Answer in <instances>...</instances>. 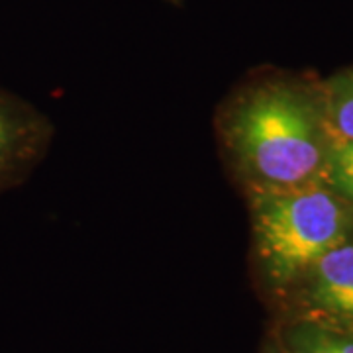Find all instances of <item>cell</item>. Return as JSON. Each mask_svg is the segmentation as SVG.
<instances>
[{"instance_id": "1", "label": "cell", "mask_w": 353, "mask_h": 353, "mask_svg": "<svg viewBox=\"0 0 353 353\" xmlns=\"http://www.w3.org/2000/svg\"><path fill=\"white\" fill-rule=\"evenodd\" d=\"M216 134L243 196L326 181L336 141L322 87L279 75L234 88L218 108Z\"/></svg>"}, {"instance_id": "2", "label": "cell", "mask_w": 353, "mask_h": 353, "mask_svg": "<svg viewBox=\"0 0 353 353\" xmlns=\"http://www.w3.org/2000/svg\"><path fill=\"white\" fill-rule=\"evenodd\" d=\"M259 287L283 301L328 252L353 238V210L328 181L245 196Z\"/></svg>"}, {"instance_id": "3", "label": "cell", "mask_w": 353, "mask_h": 353, "mask_svg": "<svg viewBox=\"0 0 353 353\" xmlns=\"http://www.w3.org/2000/svg\"><path fill=\"white\" fill-rule=\"evenodd\" d=\"M281 303L287 318L353 334V238L318 259Z\"/></svg>"}, {"instance_id": "4", "label": "cell", "mask_w": 353, "mask_h": 353, "mask_svg": "<svg viewBox=\"0 0 353 353\" xmlns=\"http://www.w3.org/2000/svg\"><path fill=\"white\" fill-rule=\"evenodd\" d=\"M55 130L46 114L0 87V196L24 185L50 152Z\"/></svg>"}, {"instance_id": "5", "label": "cell", "mask_w": 353, "mask_h": 353, "mask_svg": "<svg viewBox=\"0 0 353 353\" xmlns=\"http://www.w3.org/2000/svg\"><path fill=\"white\" fill-rule=\"evenodd\" d=\"M287 353H353V334L320 326L308 320L287 318L275 332Z\"/></svg>"}, {"instance_id": "6", "label": "cell", "mask_w": 353, "mask_h": 353, "mask_svg": "<svg viewBox=\"0 0 353 353\" xmlns=\"http://www.w3.org/2000/svg\"><path fill=\"white\" fill-rule=\"evenodd\" d=\"M322 92L334 139L353 141V69L332 77Z\"/></svg>"}, {"instance_id": "7", "label": "cell", "mask_w": 353, "mask_h": 353, "mask_svg": "<svg viewBox=\"0 0 353 353\" xmlns=\"http://www.w3.org/2000/svg\"><path fill=\"white\" fill-rule=\"evenodd\" d=\"M326 181L353 210V141H334Z\"/></svg>"}, {"instance_id": "8", "label": "cell", "mask_w": 353, "mask_h": 353, "mask_svg": "<svg viewBox=\"0 0 353 353\" xmlns=\"http://www.w3.org/2000/svg\"><path fill=\"white\" fill-rule=\"evenodd\" d=\"M263 353H287V352L281 347V343L277 341V338H273V340L267 341V345L263 347Z\"/></svg>"}]
</instances>
